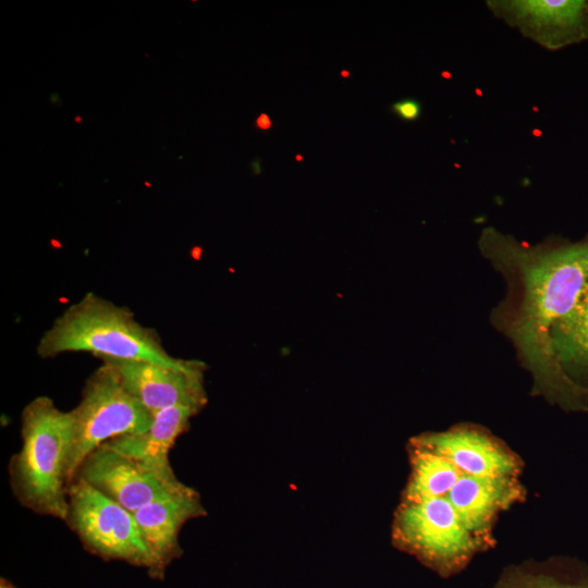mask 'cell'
<instances>
[{
    "label": "cell",
    "instance_id": "obj_1",
    "mask_svg": "<svg viewBox=\"0 0 588 588\" xmlns=\"http://www.w3.org/2000/svg\"><path fill=\"white\" fill-rule=\"evenodd\" d=\"M478 244L506 284L490 321L530 373L532 395L563 409H587L588 387L572 380L558 363L551 330L588 283V235L577 242L549 240L529 245L487 229Z\"/></svg>",
    "mask_w": 588,
    "mask_h": 588
},
{
    "label": "cell",
    "instance_id": "obj_2",
    "mask_svg": "<svg viewBox=\"0 0 588 588\" xmlns=\"http://www.w3.org/2000/svg\"><path fill=\"white\" fill-rule=\"evenodd\" d=\"M71 352H88L99 358L144 360L181 369L199 362L172 356L155 329L143 326L127 307L94 292L86 293L65 308L37 344V354L42 358Z\"/></svg>",
    "mask_w": 588,
    "mask_h": 588
},
{
    "label": "cell",
    "instance_id": "obj_3",
    "mask_svg": "<svg viewBox=\"0 0 588 588\" xmlns=\"http://www.w3.org/2000/svg\"><path fill=\"white\" fill-rule=\"evenodd\" d=\"M22 446L9 462L10 486L19 503L40 515H68L72 418L49 396L32 400L21 414Z\"/></svg>",
    "mask_w": 588,
    "mask_h": 588
},
{
    "label": "cell",
    "instance_id": "obj_4",
    "mask_svg": "<svg viewBox=\"0 0 588 588\" xmlns=\"http://www.w3.org/2000/svg\"><path fill=\"white\" fill-rule=\"evenodd\" d=\"M394 546L442 577L461 572L487 542L471 532L448 498L400 503Z\"/></svg>",
    "mask_w": 588,
    "mask_h": 588
},
{
    "label": "cell",
    "instance_id": "obj_5",
    "mask_svg": "<svg viewBox=\"0 0 588 588\" xmlns=\"http://www.w3.org/2000/svg\"><path fill=\"white\" fill-rule=\"evenodd\" d=\"M70 414V483L93 451L117 437L143 432L152 421V414L123 387L115 370L107 363L88 377L81 401Z\"/></svg>",
    "mask_w": 588,
    "mask_h": 588
},
{
    "label": "cell",
    "instance_id": "obj_6",
    "mask_svg": "<svg viewBox=\"0 0 588 588\" xmlns=\"http://www.w3.org/2000/svg\"><path fill=\"white\" fill-rule=\"evenodd\" d=\"M68 501L64 523L87 551L145 567L151 575L154 563L132 512L78 478L69 486Z\"/></svg>",
    "mask_w": 588,
    "mask_h": 588
},
{
    "label": "cell",
    "instance_id": "obj_7",
    "mask_svg": "<svg viewBox=\"0 0 588 588\" xmlns=\"http://www.w3.org/2000/svg\"><path fill=\"white\" fill-rule=\"evenodd\" d=\"M75 478L84 480L132 513L149 503L184 494L193 489L175 475L159 473L106 444H101L84 460Z\"/></svg>",
    "mask_w": 588,
    "mask_h": 588
},
{
    "label": "cell",
    "instance_id": "obj_8",
    "mask_svg": "<svg viewBox=\"0 0 588 588\" xmlns=\"http://www.w3.org/2000/svg\"><path fill=\"white\" fill-rule=\"evenodd\" d=\"M99 359L115 370L123 387L152 415L175 406L201 411L208 402L204 362L181 369L144 360Z\"/></svg>",
    "mask_w": 588,
    "mask_h": 588
},
{
    "label": "cell",
    "instance_id": "obj_9",
    "mask_svg": "<svg viewBox=\"0 0 588 588\" xmlns=\"http://www.w3.org/2000/svg\"><path fill=\"white\" fill-rule=\"evenodd\" d=\"M409 445L445 457L464 475L518 478L522 469L519 458L504 443L475 425L421 433Z\"/></svg>",
    "mask_w": 588,
    "mask_h": 588
},
{
    "label": "cell",
    "instance_id": "obj_10",
    "mask_svg": "<svg viewBox=\"0 0 588 588\" xmlns=\"http://www.w3.org/2000/svg\"><path fill=\"white\" fill-rule=\"evenodd\" d=\"M133 514L154 563L150 577L162 579L166 568L183 554L180 544L183 526L206 516L207 511L198 492L192 489L184 494L149 503Z\"/></svg>",
    "mask_w": 588,
    "mask_h": 588
},
{
    "label": "cell",
    "instance_id": "obj_11",
    "mask_svg": "<svg viewBox=\"0 0 588 588\" xmlns=\"http://www.w3.org/2000/svg\"><path fill=\"white\" fill-rule=\"evenodd\" d=\"M524 495L517 478L462 474L446 498L467 528L487 542L497 515L519 502Z\"/></svg>",
    "mask_w": 588,
    "mask_h": 588
},
{
    "label": "cell",
    "instance_id": "obj_12",
    "mask_svg": "<svg viewBox=\"0 0 588 588\" xmlns=\"http://www.w3.org/2000/svg\"><path fill=\"white\" fill-rule=\"evenodd\" d=\"M514 22L549 48L588 39V1L522 0L505 2Z\"/></svg>",
    "mask_w": 588,
    "mask_h": 588
},
{
    "label": "cell",
    "instance_id": "obj_13",
    "mask_svg": "<svg viewBox=\"0 0 588 588\" xmlns=\"http://www.w3.org/2000/svg\"><path fill=\"white\" fill-rule=\"evenodd\" d=\"M200 411L175 406L152 415L149 428L139 433L117 437L107 441L110 449L166 475H175L170 464V451L179 437L189 428Z\"/></svg>",
    "mask_w": 588,
    "mask_h": 588
},
{
    "label": "cell",
    "instance_id": "obj_14",
    "mask_svg": "<svg viewBox=\"0 0 588 588\" xmlns=\"http://www.w3.org/2000/svg\"><path fill=\"white\" fill-rule=\"evenodd\" d=\"M551 343L564 372L588 387V283L575 306L553 326Z\"/></svg>",
    "mask_w": 588,
    "mask_h": 588
},
{
    "label": "cell",
    "instance_id": "obj_15",
    "mask_svg": "<svg viewBox=\"0 0 588 588\" xmlns=\"http://www.w3.org/2000/svg\"><path fill=\"white\" fill-rule=\"evenodd\" d=\"M411 474L403 501L446 498L462 473L445 457L409 445Z\"/></svg>",
    "mask_w": 588,
    "mask_h": 588
},
{
    "label": "cell",
    "instance_id": "obj_16",
    "mask_svg": "<svg viewBox=\"0 0 588 588\" xmlns=\"http://www.w3.org/2000/svg\"><path fill=\"white\" fill-rule=\"evenodd\" d=\"M493 588H588V576L567 574L548 562H528L505 567Z\"/></svg>",
    "mask_w": 588,
    "mask_h": 588
},
{
    "label": "cell",
    "instance_id": "obj_17",
    "mask_svg": "<svg viewBox=\"0 0 588 588\" xmlns=\"http://www.w3.org/2000/svg\"><path fill=\"white\" fill-rule=\"evenodd\" d=\"M391 111L401 120L413 122L421 114V105L413 98H405L394 102Z\"/></svg>",
    "mask_w": 588,
    "mask_h": 588
},
{
    "label": "cell",
    "instance_id": "obj_18",
    "mask_svg": "<svg viewBox=\"0 0 588 588\" xmlns=\"http://www.w3.org/2000/svg\"><path fill=\"white\" fill-rule=\"evenodd\" d=\"M255 125L258 130L266 131L272 126V121L268 114L260 113L255 121Z\"/></svg>",
    "mask_w": 588,
    "mask_h": 588
},
{
    "label": "cell",
    "instance_id": "obj_19",
    "mask_svg": "<svg viewBox=\"0 0 588 588\" xmlns=\"http://www.w3.org/2000/svg\"><path fill=\"white\" fill-rule=\"evenodd\" d=\"M0 588H17V587H15L11 581L2 577L0 579Z\"/></svg>",
    "mask_w": 588,
    "mask_h": 588
},
{
    "label": "cell",
    "instance_id": "obj_20",
    "mask_svg": "<svg viewBox=\"0 0 588 588\" xmlns=\"http://www.w3.org/2000/svg\"><path fill=\"white\" fill-rule=\"evenodd\" d=\"M74 122L81 123V122H83V118H82L81 115H76V117L74 118Z\"/></svg>",
    "mask_w": 588,
    "mask_h": 588
},
{
    "label": "cell",
    "instance_id": "obj_21",
    "mask_svg": "<svg viewBox=\"0 0 588 588\" xmlns=\"http://www.w3.org/2000/svg\"><path fill=\"white\" fill-rule=\"evenodd\" d=\"M341 75H342L343 77H347V76L350 75V73H348L347 71H342V72H341Z\"/></svg>",
    "mask_w": 588,
    "mask_h": 588
},
{
    "label": "cell",
    "instance_id": "obj_22",
    "mask_svg": "<svg viewBox=\"0 0 588 588\" xmlns=\"http://www.w3.org/2000/svg\"><path fill=\"white\" fill-rule=\"evenodd\" d=\"M295 159H296V161H301V160H303V156H302V155H297V156L295 157Z\"/></svg>",
    "mask_w": 588,
    "mask_h": 588
}]
</instances>
